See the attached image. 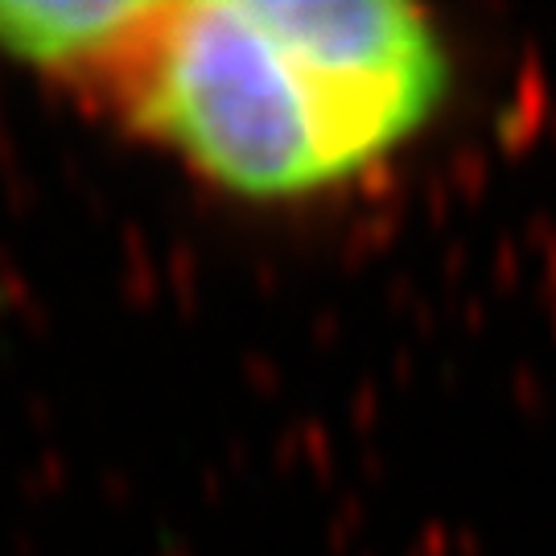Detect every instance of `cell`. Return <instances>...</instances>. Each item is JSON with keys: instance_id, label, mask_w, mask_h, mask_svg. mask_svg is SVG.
Returning <instances> with one entry per match:
<instances>
[{"instance_id": "6da1fadb", "label": "cell", "mask_w": 556, "mask_h": 556, "mask_svg": "<svg viewBox=\"0 0 556 556\" xmlns=\"http://www.w3.org/2000/svg\"><path fill=\"white\" fill-rule=\"evenodd\" d=\"M445 50L400 0H153L100 116L239 199H309L433 116Z\"/></svg>"}]
</instances>
